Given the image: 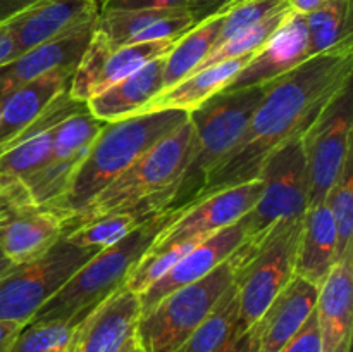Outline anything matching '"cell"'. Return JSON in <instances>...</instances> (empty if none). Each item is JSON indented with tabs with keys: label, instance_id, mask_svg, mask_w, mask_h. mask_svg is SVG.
I'll return each instance as SVG.
<instances>
[{
	"label": "cell",
	"instance_id": "14",
	"mask_svg": "<svg viewBox=\"0 0 353 352\" xmlns=\"http://www.w3.org/2000/svg\"><path fill=\"white\" fill-rule=\"evenodd\" d=\"M97 17L99 6L95 0H38L3 24L12 37L14 52L19 55L81 30L95 23Z\"/></svg>",
	"mask_w": 353,
	"mask_h": 352
},
{
	"label": "cell",
	"instance_id": "4",
	"mask_svg": "<svg viewBox=\"0 0 353 352\" xmlns=\"http://www.w3.org/2000/svg\"><path fill=\"white\" fill-rule=\"evenodd\" d=\"M268 83L233 92H219L188 113L193 126L192 152L172 190L169 207L181 209L193 204L209 179L210 173L224 161L247 128L261 104Z\"/></svg>",
	"mask_w": 353,
	"mask_h": 352
},
{
	"label": "cell",
	"instance_id": "37",
	"mask_svg": "<svg viewBox=\"0 0 353 352\" xmlns=\"http://www.w3.org/2000/svg\"><path fill=\"white\" fill-rule=\"evenodd\" d=\"M279 352H321V337L317 328L316 311L310 313L299 333L285 345Z\"/></svg>",
	"mask_w": 353,
	"mask_h": 352
},
{
	"label": "cell",
	"instance_id": "11",
	"mask_svg": "<svg viewBox=\"0 0 353 352\" xmlns=\"http://www.w3.org/2000/svg\"><path fill=\"white\" fill-rule=\"evenodd\" d=\"M102 126L86 107L57 124L45 161L23 179L38 206L48 207L61 199Z\"/></svg>",
	"mask_w": 353,
	"mask_h": 352
},
{
	"label": "cell",
	"instance_id": "26",
	"mask_svg": "<svg viewBox=\"0 0 353 352\" xmlns=\"http://www.w3.org/2000/svg\"><path fill=\"white\" fill-rule=\"evenodd\" d=\"M250 57L252 55L240 59H231V61L219 62L216 66L203 68L200 71L193 72V75H190L188 78L179 81L172 88L164 90L157 97H154L150 102H147L138 110V114L168 109L192 113L196 107L202 106L205 100H209L210 97L223 92L230 85L231 79L238 75V71L250 61Z\"/></svg>",
	"mask_w": 353,
	"mask_h": 352
},
{
	"label": "cell",
	"instance_id": "31",
	"mask_svg": "<svg viewBox=\"0 0 353 352\" xmlns=\"http://www.w3.org/2000/svg\"><path fill=\"white\" fill-rule=\"evenodd\" d=\"M207 237H210V235L171 242V244H152L145 251V254L138 259L137 264L133 266L124 286L133 293H137V295H141L157 280H161L179 259L185 257L196 244L205 240Z\"/></svg>",
	"mask_w": 353,
	"mask_h": 352
},
{
	"label": "cell",
	"instance_id": "34",
	"mask_svg": "<svg viewBox=\"0 0 353 352\" xmlns=\"http://www.w3.org/2000/svg\"><path fill=\"white\" fill-rule=\"evenodd\" d=\"M78 324L69 321H28L17 333L9 352H61Z\"/></svg>",
	"mask_w": 353,
	"mask_h": 352
},
{
	"label": "cell",
	"instance_id": "2",
	"mask_svg": "<svg viewBox=\"0 0 353 352\" xmlns=\"http://www.w3.org/2000/svg\"><path fill=\"white\" fill-rule=\"evenodd\" d=\"M185 121H188V113L168 109L103 123L68 190L45 209L54 211L65 223Z\"/></svg>",
	"mask_w": 353,
	"mask_h": 352
},
{
	"label": "cell",
	"instance_id": "15",
	"mask_svg": "<svg viewBox=\"0 0 353 352\" xmlns=\"http://www.w3.org/2000/svg\"><path fill=\"white\" fill-rule=\"evenodd\" d=\"M314 57L310 52L305 16L290 12L281 26L255 52L223 92L264 85Z\"/></svg>",
	"mask_w": 353,
	"mask_h": 352
},
{
	"label": "cell",
	"instance_id": "35",
	"mask_svg": "<svg viewBox=\"0 0 353 352\" xmlns=\"http://www.w3.org/2000/svg\"><path fill=\"white\" fill-rule=\"evenodd\" d=\"M286 6H288L286 0H243V2L236 3V6H233L224 12L223 24H221L219 35H217L214 47L226 41L233 35L261 23L265 17H269L276 10L283 9Z\"/></svg>",
	"mask_w": 353,
	"mask_h": 352
},
{
	"label": "cell",
	"instance_id": "1",
	"mask_svg": "<svg viewBox=\"0 0 353 352\" xmlns=\"http://www.w3.org/2000/svg\"><path fill=\"white\" fill-rule=\"evenodd\" d=\"M352 72L353 43L314 55L269 81L236 145L210 173L196 200L257 179L265 159L288 140L302 137L321 110L350 85Z\"/></svg>",
	"mask_w": 353,
	"mask_h": 352
},
{
	"label": "cell",
	"instance_id": "30",
	"mask_svg": "<svg viewBox=\"0 0 353 352\" xmlns=\"http://www.w3.org/2000/svg\"><path fill=\"white\" fill-rule=\"evenodd\" d=\"M312 55L353 43L352 0H326L305 16Z\"/></svg>",
	"mask_w": 353,
	"mask_h": 352
},
{
	"label": "cell",
	"instance_id": "16",
	"mask_svg": "<svg viewBox=\"0 0 353 352\" xmlns=\"http://www.w3.org/2000/svg\"><path fill=\"white\" fill-rule=\"evenodd\" d=\"M85 107L65 90L30 126L0 145V185L23 182L33 173L47 157L57 124Z\"/></svg>",
	"mask_w": 353,
	"mask_h": 352
},
{
	"label": "cell",
	"instance_id": "6",
	"mask_svg": "<svg viewBox=\"0 0 353 352\" xmlns=\"http://www.w3.org/2000/svg\"><path fill=\"white\" fill-rule=\"evenodd\" d=\"M300 230L302 217L278 221L259 237L245 238L230 255L243 330L261 320L269 304L295 276Z\"/></svg>",
	"mask_w": 353,
	"mask_h": 352
},
{
	"label": "cell",
	"instance_id": "27",
	"mask_svg": "<svg viewBox=\"0 0 353 352\" xmlns=\"http://www.w3.org/2000/svg\"><path fill=\"white\" fill-rule=\"evenodd\" d=\"M157 213H161V211L154 209L147 199L133 207L117 209L112 213L102 214L99 217H93L86 223L65 231L64 237L78 247L103 251V248L126 238L131 231L137 230L138 226H141L145 221H148Z\"/></svg>",
	"mask_w": 353,
	"mask_h": 352
},
{
	"label": "cell",
	"instance_id": "45",
	"mask_svg": "<svg viewBox=\"0 0 353 352\" xmlns=\"http://www.w3.org/2000/svg\"><path fill=\"white\" fill-rule=\"evenodd\" d=\"M14 266L16 264H14V262L10 261V259L7 257L2 251H0V278H2L3 275H7V273H9Z\"/></svg>",
	"mask_w": 353,
	"mask_h": 352
},
{
	"label": "cell",
	"instance_id": "12",
	"mask_svg": "<svg viewBox=\"0 0 353 352\" xmlns=\"http://www.w3.org/2000/svg\"><path fill=\"white\" fill-rule=\"evenodd\" d=\"M174 41H147L110 48L102 35L95 30L81 61L72 72L69 95L78 102L86 104L92 97L105 92L148 62L164 57Z\"/></svg>",
	"mask_w": 353,
	"mask_h": 352
},
{
	"label": "cell",
	"instance_id": "48",
	"mask_svg": "<svg viewBox=\"0 0 353 352\" xmlns=\"http://www.w3.org/2000/svg\"><path fill=\"white\" fill-rule=\"evenodd\" d=\"M128 344H130V342H128ZM128 344H126V345H124V349H123V351H121V352H124V351H126V347H128Z\"/></svg>",
	"mask_w": 353,
	"mask_h": 352
},
{
	"label": "cell",
	"instance_id": "3",
	"mask_svg": "<svg viewBox=\"0 0 353 352\" xmlns=\"http://www.w3.org/2000/svg\"><path fill=\"white\" fill-rule=\"evenodd\" d=\"M181 211L183 207L161 211L131 231L126 238L97 252L37 311L30 321L62 320L72 324L81 323L103 300L124 286L138 259L154 244L159 233L181 214Z\"/></svg>",
	"mask_w": 353,
	"mask_h": 352
},
{
	"label": "cell",
	"instance_id": "17",
	"mask_svg": "<svg viewBox=\"0 0 353 352\" xmlns=\"http://www.w3.org/2000/svg\"><path fill=\"white\" fill-rule=\"evenodd\" d=\"M140 313V297L121 286L74 328L61 352H121L134 337Z\"/></svg>",
	"mask_w": 353,
	"mask_h": 352
},
{
	"label": "cell",
	"instance_id": "24",
	"mask_svg": "<svg viewBox=\"0 0 353 352\" xmlns=\"http://www.w3.org/2000/svg\"><path fill=\"white\" fill-rule=\"evenodd\" d=\"M164 57L148 62L143 68L134 71L133 75L126 76L116 85L107 88L105 92L92 97L86 102L88 113L102 123L137 116L138 110L145 104L150 102L154 97H157L164 90V85H162Z\"/></svg>",
	"mask_w": 353,
	"mask_h": 352
},
{
	"label": "cell",
	"instance_id": "36",
	"mask_svg": "<svg viewBox=\"0 0 353 352\" xmlns=\"http://www.w3.org/2000/svg\"><path fill=\"white\" fill-rule=\"evenodd\" d=\"M38 206L31 197L30 190L23 182L0 185V224L9 221L10 217L17 216L26 211L37 209Z\"/></svg>",
	"mask_w": 353,
	"mask_h": 352
},
{
	"label": "cell",
	"instance_id": "7",
	"mask_svg": "<svg viewBox=\"0 0 353 352\" xmlns=\"http://www.w3.org/2000/svg\"><path fill=\"white\" fill-rule=\"evenodd\" d=\"M234 264L228 257L202 280L174 290L140 313L134 340L143 352H176L202 324L217 300L233 285Z\"/></svg>",
	"mask_w": 353,
	"mask_h": 352
},
{
	"label": "cell",
	"instance_id": "13",
	"mask_svg": "<svg viewBox=\"0 0 353 352\" xmlns=\"http://www.w3.org/2000/svg\"><path fill=\"white\" fill-rule=\"evenodd\" d=\"M261 193L262 182L259 178L210 193L190 204L188 207H183L181 214L159 233L154 244H171L202 235H212L231 226L254 209L261 199Z\"/></svg>",
	"mask_w": 353,
	"mask_h": 352
},
{
	"label": "cell",
	"instance_id": "23",
	"mask_svg": "<svg viewBox=\"0 0 353 352\" xmlns=\"http://www.w3.org/2000/svg\"><path fill=\"white\" fill-rule=\"evenodd\" d=\"M74 69L64 68L33 79L3 97L0 113V145L30 126L52 102L69 90Z\"/></svg>",
	"mask_w": 353,
	"mask_h": 352
},
{
	"label": "cell",
	"instance_id": "18",
	"mask_svg": "<svg viewBox=\"0 0 353 352\" xmlns=\"http://www.w3.org/2000/svg\"><path fill=\"white\" fill-rule=\"evenodd\" d=\"M247 237V223L245 216L231 226L216 231L205 240L196 244L185 257L179 259L161 280L145 290L140 297L141 313L157 304L174 290L195 283L212 273L219 264H223Z\"/></svg>",
	"mask_w": 353,
	"mask_h": 352
},
{
	"label": "cell",
	"instance_id": "49",
	"mask_svg": "<svg viewBox=\"0 0 353 352\" xmlns=\"http://www.w3.org/2000/svg\"><path fill=\"white\" fill-rule=\"evenodd\" d=\"M0 113H2V102H0Z\"/></svg>",
	"mask_w": 353,
	"mask_h": 352
},
{
	"label": "cell",
	"instance_id": "42",
	"mask_svg": "<svg viewBox=\"0 0 353 352\" xmlns=\"http://www.w3.org/2000/svg\"><path fill=\"white\" fill-rule=\"evenodd\" d=\"M34 2H38V0H0V24L7 23L10 17L23 12Z\"/></svg>",
	"mask_w": 353,
	"mask_h": 352
},
{
	"label": "cell",
	"instance_id": "32",
	"mask_svg": "<svg viewBox=\"0 0 353 352\" xmlns=\"http://www.w3.org/2000/svg\"><path fill=\"white\" fill-rule=\"evenodd\" d=\"M290 12H292V9H290L288 6L283 7V9L276 10L274 14L265 17L261 23L254 24V26L247 28V30L240 31V33L228 38L226 41H223V43H219L217 47H214L212 50H210V54L200 62L199 68L195 69V72L203 68H210V66L219 64V62L254 55L255 52L271 38V35L281 26V23L286 19V16H288Z\"/></svg>",
	"mask_w": 353,
	"mask_h": 352
},
{
	"label": "cell",
	"instance_id": "19",
	"mask_svg": "<svg viewBox=\"0 0 353 352\" xmlns=\"http://www.w3.org/2000/svg\"><path fill=\"white\" fill-rule=\"evenodd\" d=\"M321 352H350L353 333V248L334 262L316 307Z\"/></svg>",
	"mask_w": 353,
	"mask_h": 352
},
{
	"label": "cell",
	"instance_id": "9",
	"mask_svg": "<svg viewBox=\"0 0 353 352\" xmlns=\"http://www.w3.org/2000/svg\"><path fill=\"white\" fill-rule=\"evenodd\" d=\"M302 137L288 140L265 159L259 173L261 199L245 216V238L259 237L278 221L300 219L305 214L309 207V171Z\"/></svg>",
	"mask_w": 353,
	"mask_h": 352
},
{
	"label": "cell",
	"instance_id": "47",
	"mask_svg": "<svg viewBox=\"0 0 353 352\" xmlns=\"http://www.w3.org/2000/svg\"><path fill=\"white\" fill-rule=\"evenodd\" d=\"M97 2V6H99V12H100V7L103 6V2H105V0H95Z\"/></svg>",
	"mask_w": 353,
	"mask_h": 352
},
{
	"label": "cell",
	"instance_id": "39",
	"mask_svg": "<svg viewBox=\"0 0 353 352\" xmlns=\"http://www.w3.org/2000/svg\"><path fill=\"white\" fill-rule=\"evenodd\" d=\"M240 2L243 0H192L186 10L192 16L193 24H199L209 17L226 12L228 9Z\"/></svg>",
	"mask_w": 353,
	"mask_h": 352
},
{
	"label": "cell",
	"instance_id": "22",
	"mask_svg": "<svg viewBox=\"0 0 353 352\" xmlns=\"http://www.w3.org/2000/svg\"><path fill=\"white\" fill-rule=\"evenodd\" d=\"M338 237L327 202L312 204L302 217L295 275L321 286L338 259Z\"/></svg>",
	"mask_w": 353,
	"mask_h": 352
},
{
	"label": "cell",
	"instance_id": "21",
	"mask_svg": "<svg viewBox=\"0 0 353 352\" xmlns=\"http://www.w3.org/2000/svg\"><path fill=\"white\" fill-rule=\"evenodd\" d=\"M319 286L300 276H293L288 285L274 297L261 323L259 352H279L296 333L317 302Z\"/></svg>",
	"mask_w": 353,
	"mask_h": 352
},
{
	"label": "cell",
	"instance_id": "29",
	"mask_svg": "<svg viewBox=\"0 0 353 352\" xmlns=\"http://www.w3.org/2000/svg\"><path fill=\"white\" fill-rule=\"evenodd\" d=\"M240 331H243L240 323V306L236 289L231 285L217 300L209 316L176 352H217Z\"/></svg>",
	"mask_w": 353,
	"mask_h": 352
},
{
	"label": "cell",
	"instance_id": "10",
	"mask_svg": "<svg viewBox=\"0 0 353 352\" xmlns=\"http://www.w3.org/2000/svg\"><path fill=\"white\" fill-rule=\"evenodd\" d=\"M352 83L345 86L303 133L309 171V206L324 202L331 186L352 155Z\"/></svg>",
	"mask_w": 353,
	"mask_h": 352
},
{
	"label": "cell",
	"instance_id": "46",
	"mask_svg": "<svg viewBox=\"0 0 353 352\" xmlns=\"http://www.w3.org/2000/svg\"><path fill=\"white\" fill-rule=\"evenodd\" d=\"M124 352H143V349H141L140 345L137 344V340H134V337H133L130 340V344H128L126 351H124Z\"/></svg>",
	"mask_w": 353,
	"mask_h": 352
},
{
	"label": "cell",
	"instance_id": "25",
	"mask_svg": "<svg viewBox=\"0 0 353 352\" xmlns=\"http://www.w3.org/2000/svg\"><path fill=\"white\" fill-rule=\"evenodd\" d=\"M62 237L64 221L54 211L37 207L0 224V251L14 264H23L50 251Z\"/></svg>",
	"mask_w": 353,
	"mask_h": 352
},
{
	"label": "cell",
	"instance_id": "28",
	"mask_svg": "<svg viewBox=\"0 0 353 352\" xmlns=\"http://www.w3.org/2000/svg\"><path fill=\"white\" fill-rule=\"evenodd\" d=\"M223 17L224 12L209 17V19L195 24L192 30L186 31L183 37L174 41L172 48L164 57V68H162L164 90L172 88L179 81L193 75L200 62L210 54L217 40V35H219Z\"/></svg>",
	"mask_w": 353,
	"mask_h": 352
},
{
	"label": "cell",
	"instance_id": "20",
	"mask_svg": "<svg viewBox=\"0 0 353 352\" xmlns=\"http://www.w3.org/2000/svg\"><path fill=\"white\" fill-rule=\"evenodd\" d=\"M95 23L57 40L30 48L0 66V100L19 86L64 68L76 69L95 31Z\"/></svg>",
	"mask_w": 353,
	"mask_h": 352
},
{
	"label": "cell",
	"instance_id": "44",
	"mask_svg": "<svg viewBox=\"0 0 353 352\" xmlns=\"http://www.w3.org/2000/svg\"><path fill=\"white\" fill-rule=\"evenodd\" d=\"M326 0H286L290 9L296 14H302V16H307L312 10H316L317 7H321Z\"/></svg>",
	"mask_w": 353,
	"mask_h": 352
},
{
	"label": "cell",
	"instance_id": "33",
	"mask_svg": "<svg viewBox=\"0 0 353 352\" xmlns=\"http://www.w3.org/2000/svg\"><path fill=\"white\" fill-rule=\"evenodd\" d=\"M327 207L333 216L338 237V259L340 261L345 252L353 248V159L352 155L345 162L340 176L331 186L326 197Z\"/></svg>",
	"mask_w": 353,
	"mask_h": 352
},
{
	"label": "cell",
	"instance_id": "5",
	"mask_svg": "<svg viewBox=\"0 0 353 352\" xmlns=\"http://www.w3.org/2000/svg\"><path fill=\"white\" fill-rule=\"evenodd\" d=\"M192 140L193 126L188 119L157 141L123 175L97 193L81 211L69 217L64 223V233L93 217L133 207L147 199H150L155 209H171L172 190L186 168Z\"/></svg>",
	"mask_w": 353,
	"mask_h": 352
},
{
	"label": "cell",
	"instance_id": "43",
	"mask_svg": "<svg viewBox=\"0 0 353 352\" xmlns=\"http://www.w3.org/2000/svg\"><path fill=\"white\" fill-rule=\"evenodd\" d=\"M14 55H16V52H14L12 37H10L6 24H0V66L14 59Z\"/></svg>",
	"mask_w": 353,
	"mask_h": 352
},
{
	"label": "cell",
	"instance_id": "40",
	"mask_svg": "<svg viewBox=\"0 0 353 352\" xmlns=\"http://www.w3.org/2000/svg\"><path fill=\"white\" fill-rule=\"evenodd\" d=\"M259 344H261V323L257 321L250 328L234 335L217 352H259Z\"/></svg>",
	"mask_w": 353,
	"mask_h": 352
},
{
	"label": "cell",
	"instance_id": "8",
	"mask_svg": "<svg viewBox=\"0 0 353 352\" xmlns=\"http://www.w3.org/2000/svg\"><path fill=\"white\" fill-rule=\"evenodd\" d=\"M97 252L62 237L38 259L14 266L0 278V320L26 324Z\"/></svg>",
	"mask_w": 353,
	"mask_h": 352
},
{
	"label": "cell",
	"instance_id": "38",
	"mask_svg": "<svg viewBox=\"0 0 353 352\" xmlns=\"http://www.w3.org/2000/svg\"><path fill=\"white\" fill-rule=\"evenodd\" d=\"M192 0H105L100 7L103 10H134V9H188Z\"/></svg>",
	"mask_w": 353,
	"mask_h": 352
},
{
	"label": "cell",
	"instance_id": "41",
	"mask_svg": "<svg viewBox=\"0 0 353 352\" xmlns=\"http://www.w3.org/2000/svg\"><path fill=\"white\" fill-rule=\"evenodd\" d=\"M23 326L24 323H19V321L0 320V352L10 351L17 333H19Z\"/></svg>",
	"mask_w": 353,
	"mask_h": 352
}]
</instances>
